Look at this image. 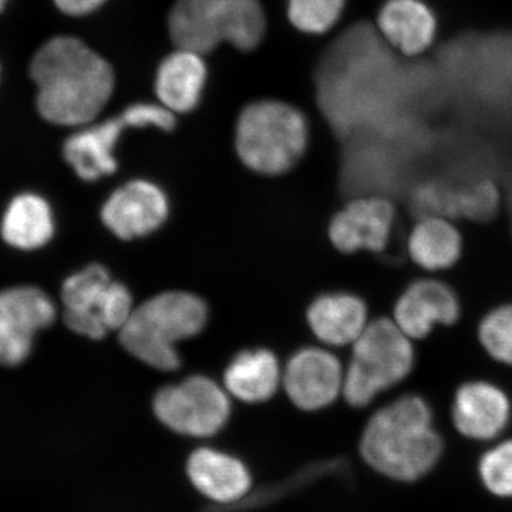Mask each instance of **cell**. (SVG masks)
I'll return each mask as SVG.
<instances>
[{
  "label": "cell",
  "instance_id": "6da1fadb",
  "mask_svg": "<svg viewBox=\"0 0 512 512\" xmlns=\"http://www.w3.org/2000/svg\"><path fill=\"white\" fill-rule=\"evenodd\" d=\"M30 76L37 86V109L56 126L93 123L114 92L113 67L82 40L50 39L33 57Z\"/></svg>",
  "mask_w": 512,
  "mask_h": 512
},
{
  "label": "cell",
  "instance_id": "7a4b0ae2",
  "mask_svg": "<svg viewBox=\"0 0 512 512\" xmlns=\"http://www.w3.org/2000/svg\"><path fill=\"white\" fill-rule=\"evenodd\" d=\"M430 403L406 394L373 414L360 440V453L373 470L402 483L426 477L443 456Z\"/></svg>",
  "mask_w": 512,
  "mask_h": 512
},
{
  "label": "cell",
  "instance_id": "3957f363",
  "mask_svg": "<svg viewBox=\"0 0 512 512\" xmlns=\"http://www.w3.org/2000/svg\"><path fill=\"white\" fill-rule=\"evenodd\" d=\"M207 320V305L197 295L160 293L134 309L120 329V343L144 365L174 372L181 366L177 343L197 336Z\"/></svg>",
  "mask_w": 512,
  "mask_h": 512
},
{
  "label": "cell",
  "instance_id": "277c9868",
  "mask_svg": "<svg viewBox=\"0 0 512 512\" xmlns=\"http://www.w3.org/2000/svg\"><path fill=\"white\" fill-rule=\"evenodd\" d=\"M309 141V124L298 107L279 100H259L239 114L235 148L249 170L281 175L301 161Z\"/></svg>",
  "mask_w": 512,
  "mask_h": 512
},
{
  "label": "cell",
  "instance_id": "5b68a950",
  "mask_svg": "<svg viewBox=\"0 0 512 512\" xmlns=\"http://www.w3.org/2000/svg\"><path fill=\"white\" fill-rule=\"evenodd\" d=\"M168 30L175 46L202 56L221 43L252 52L265 37V12L259 0H177Z\"/></svg>",
  "mask_w": 512,
  "mask_h": 512
},
{
  "label": "cell",
  "instance_id": "8992f818",
  "mask_svg": "<svg viewBox=\"0 0 512 512\" xmlns=\"http://www.w3.org/2000/svg\"><path fill=\"white\" fill-rule=\"evenodd\" d=\"M412 340L394 320L367 323L353 343V355L343 379V396L352 407L369 406L380 393L392 389L412 373Z\"/></svg>",
  "mask_w": 512,
  "mask_h": 512
},
{
  "label": "cell",
  "instance_id": "52a82bcc",
  "mask_svg": "<svg viewBox=\"0 0 512 512\" xmlns=\"http://www.w3.org/2000/svg\"><path fill=\"white\" fill-rule=\"evenodd\" d=\"M62 302L67 328L89 339H103L111 330H120L134 311L127 286L111 281L109 271L99 264L64 281Z\"/></svg>",
  "mask_w": 512,
  "mask_h": 512
},
{
  "label": "cell",
  "instance_id": "ba28073f",
  "mask_svg": "<svg viewBox=\"0 0 512 512\" xmlns=\"http://www.w3.org/2000/svg\"><path fill=\"white\" fill-rule=\"evenodd\" d=\"M157 419L183 436L211 437L227 424L231 403L224 390L205 376L165 386L153 402Z\"/></svg>",
  "mask_w": 512,
  "mask_h": 512
},
{
  "label": "cell",
  "instance_id": "9c48e42d",
  "mask_svg": "<svg viewBox=\"0 0 512 512\" xmlns=\"http://www.w3.org/2000/svg\"><path fill=\"white\" fill-rule=\"evenodd\" d=\"M55 318V303L42 289L16 286L0 292V365H20L30 355L36 333Z\"/></svg>",
  "mask_w": 512,
  "mask_h": 512
},
{
  "label": "cell",
  "instance_id": "30bf717a",
  "mask_svg": "<svg viewBox=\"0 0 512 512\" xmlns=\"http://www.w3.org/2000/svg\"><path fill=\"white\" fill-rule=\"evenodd\" d=\"M170 202L157 184L134 180L117 188L101 208V221L124 241L147 237L163 227Z\"/></svg>",
  "mask_w": 512,
  "mask_h": 512
},
{
  "label": "cell",
  "instance_id": "8fae6325",
  "mask_svg": "<svg viewBox=\"0 0 512 512\" xmlns=\"http://www.w3.org/2000/svg\"><path fill=\"white\" fill-rule=\"evenodd\" d=\"M394 221L396 211L387 198H356L330 221V241L343 254L382 252L389 245Z\"/></svg>",
  "mask_w": 512,
  "mask_h": 512
},
{
  "label": "cell",
  "instance_id": "7c38bea8",
  "mask_svg": "<svg viewBox=\"0 0 512 512\" xmlns=\"http://www.w3.org/2000/svg\"><path fill=\"white\" fill-rule=\"evenodd\" d=\"M343 379L338 357L328 350L306 348L296 352L286 365L284 386L296 407L313 412L338 399Z\"/></svg>",
  "mask_w": 512,
  "mask_h": 512
},
{
  "label": "cell",
  "instance_id": "4fadbf2b",
  "mask_svg": "<svg viewBox=\"0 0 512 512\" xmlns=\"http://www.w3.org/2000/svg\"><path fill=\"white\" fill-rule=\"evenodd\" d=\"M451 414L461 436L490 441L501 436L510 424L511 400L497 384L471 380L458 387Z\"/></svg>",
  "mask_w": 512,
  "mask_h": 512
},
{
  "label": "cell",
  "instance_id": "5bb4252c",
  "mask_svg": "<svg viewBox=\"0 0 512 512\" xmlns=\"http://www.w3.org/2000/svg\"><path fill=\"white\" fill-rule=\"evenodd\" d=\"M460 315L457 293L437 279L414 281L394 305V322L410 339L426 338L437 325H454Z\"/></svg>",
  "mask_w": 512,
  "mask_h": 512
},
{
  "label": "cell",
  "instance_id": "9a60e30c",
  "mask_svg": "<svg viewBox=\"0 0 512 512\" xmlns=\"http://www.w3.org/2000/svg\"><path fill=\"white\" fill-rule=\"evenodd\" d=\"M127 128H134L127 110L113 119L86 124L67 138L63 147L64 158L82 180L96 181L114 174L117 170L114 151Z\"/></svg>",
  "mask_w": 512,
  "mask_h": 512
},
{
  "label": "cell",
  "instance_id": "2e32d148",
  "mask_svg": "<svg viewBox=\"0 0 512 512\" xmlns=\"http://www.w3.org/2000/svg\"><path fill=\"white\" fill-rule=\"evenodd\" d=\"M205 83L207 64L204 56L177 47L158 66L154 89L161 106L171 113L185 114L200 103Z\"/></svg>",
  "mask_w": 512,
  "mask_h": 512
},
{
  "label": "cell",
  "instance_id": "e0dca14e",
  "mask_svg": "<svg viewBox=\"0 0 512 512\" xmlns=\"http://www.w3.org/2000/svg\"><path fill=\"white\" fill-rule=\"evenodd\" d=\"M308 322L320 342L329 346L355 343L367 326V306L353 293H328L309 306Z\"/></svg>",
  "mask_w": 512,
  "mask_h": 512
},
{
  "label": "cell",
  "instance_id": "ac0fdd59",
  "mask_svg": "<svg viewBox=\"0 0 512 512\" xmlns=\"http://www.w3.org/2000/svg\"><path fill=\"white\" fill-rule=\"evenodd\" d=\"M188 476L200 493L218 503L244 497L251 485L247 467L238 458L212 448H200L188 460Z\"/></svg>",
  "mask_w": 512,
  "mask_h": 512
},
{
  "label": "cell",
  "instance_id": "d6986e66",
  "mask_svg": "<svg viewBox=\"0 0 512 512\" xmlns=\"http://www.w3.org/2000/svg\"><path fill=\"white\" fill-rule=\"evenodd\" d=\"M377 25L383 36L407 56L424 52L436 35V19L421 0H387L377 16Z\"/></svg>",
  "mask_w": 512,
  "mask_h": 512
},
{
  "label": "cell",
  "instance_id": "ffe728a7",
  "mask_svg": "<svg viewBox=\"0 0 512 512\" xmlns=\"http://www.w3.org/2000/svg\"><path fill=\"white\" fill-rule=\"evenodd\" d=\"M407 251L414 264L424 271H446L460 261L463 237L448 218L423 217L410 232Z\"/></svg>",
  "mask_w": 512,
  "mask_h": 512
},
{
  "label": "cell",
  "instance_id": "44dd1931",
  "mask_svg": "<svg viewBox=\"0 0 512 512\" xmlns=\"http://www.w3.org/2000/svg\"><path fill=\"white\" fill-rule=\"evenodd\" d=\"M224 382L225 389L241 402H266L281 382L278 359L266 349L245 350L229 363Z\"/></svg>",
  "mask_w": 512,
  "mask_h": 512
},
{
  "label": "cell",
  "instance_id": "7402d4cb",
  "mask_svg": "<svg viewBox=\"0 0 512 512\" xmlns=\"http://www.w3.org/2000/svg\"><path fill=\"white\" fill-rule=\"evenodd\" d=\"M52 210L42 197L23 194L10 202L2 222V237L12 247L32 251L53 237Z\"/></svg>",
  "mask_w": 512,
  "mask_h": 512
},
{
  "label": "cell",
  "instance_id": "603a6c76",
  "mask_svg": "<svg viewBox=\"0 0 512 512\" xmlns=\"http://www.w3.org/2000/svg\"><path fill=\"white\" fill-rule=\"evenodd\" d=\"M346 0H288V18L308 35H323L338 23Z\"/></svg>",
  "mask_w": 512,
  "mask_h": 512
},
{
  "label": "cell",
  "instance_id": "cb8c5ba5",
  "mask_svg": "<svg viewBox=\"0 0 512 512\" xmlns=\"http://www.w3.org/2000/svg\"><path fill=\"white\" fill-rule=\"evenodd\" d=\"M478 339L495 362L512 366V305L488 312L478 326Z\"/></svg>",
  "mask_w": 512,
  "mask_h": 512
},
{
  "label": "cell",
  "instance_id": "d4e9b609",
  "mask_svg": "<svg viewBox=\"0 0 512 512\" xmlns=\"http://www.w3.org/2000/svg\"><path fill=\"white\" fill-rule=\"evenodd\" d=\"M485 490L498 498H512V439L488 448L478 461Z\"/></svg>",
  "mask_w": 512,
  "mask_h": 512
},
{
  "label": "cell",
  "instance_id": "484cf974",
  "mask_svg": "<svg viewBox=\"0 0 512 512\" xmlns=\"http://www.w3.org/2000/svg\"><path fill=\"white\" fill-rule=\"evenodd\" d=\"M410 205L419 218H458L457 185L444 180L424 181L414 188Z\"/></svg>",
  "mask_w": 512,
  "mask_h": 512
},
{
  "label": "cell",
  "instance_id": "4316f807",
  "mask_svg": "<svg viewBox=\"0 0 512 512\" xmlns=\"http://www.w3.org/2000/svg\"><path fill=\"white\" fill-rule=\"evenodd\" d=\"M500 195L493 181L478 178L457 185L458 217L471 221H490L497 214Z\"/></svg>",
  "mask_w": 512,
  "mask_h": 512
},
{
  "label": "cell",
  "instance_id": "83f0119b",
  "mask_svg": "<svg viewBox=\"0 0 512 512\" xmlns=\"http://www.w3.org/2000/svg\"><path fill=\"white\" fill-rule=\"evenodd\" d=\"M107 0H55L57 8L69 16H84L99 9Z\"/></svg>",
  "mask_w": 512,
  "mask_h": 512
},
{
  "label": "cell",
  "instance_id": "f1b7e54d",
  "mask_svg": "<svg viewBox=\"0 0 512 512\" xmlns=\"http://www.w3.org/2000/svg\"><path fill=\"white\" fill-rule=\"evenodd\" d=\"M6 2H8V0H0V12L5 8Z\"/></svg>",
  "mask_w": 512,
  "mask_h": 512
},
{
  "label": "cell",
  "instance_id": "f546056e",
  "mask_svg": "<svg viewBox=\"0 0 512 512\" xmlns=\"http://www.w3.org/2000/svg\"><path fill=\"white\" fill-rule=\"evenodd\" d=\"M511 208H512V190H511Z\"/></svg>",
  "mask_w": 512,
  "mask_h": 512
}]
</instances>
